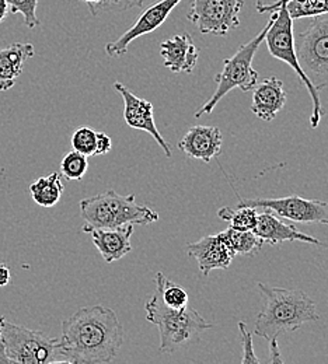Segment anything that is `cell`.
Here are the masks:
<instances>
[{"instance_id":"6da1fadb","label":"cell","mask_w":328,"mask_h":364,"mask_svg":"<svg viewBox=\"0 0 328 364\" xmlns=\"http://www.w3.org/2000/svg\"><path fill=\"white\" fill-rule=\"evenodd\" d=\"M124 339V326L114 310L104 306L82 307L62 321L59 355L63 363H111Z\"/></svg>"},{"instance_id":"7a4b0ae2","label":"cell","mask_w":328,"mask_h":364,"mask_svg":"<svg viewBox=\"0 0 328 364\" xmlns=\"http://www.w3.org/2000/svg\"><path fill=\"white\" fill-rule=\"evenodd\" d=\"M257 286L264 297L263 309L254 323L257 336L270 341L320 318L314 301L305 291L265 283H258Z\"/></svg>"},{"instance_id":"3957f363","label":"cell","mask_w":328,"mask_h":364,"mask_svg":"<svg viewBox=\"0 0 328 364\" xmlns=\"http://www.w3.org/2000/svg\"><path fill=\"white\" fill-rule=\"evenodd\" d=\"M144 310L146 319L159 329V350L162 353H176L186 349L199 341L201 333L212 328V323L189 304L180 310L167 307L156 290L147 300Z\"/></svg>"},{"instance_id":"277c9868","label":"cell","mask_w":328,"mask_h":364,"mask_svg":"<svg viewBox=\"0 0 328 364\" xmlns=\"http://www.w3.org/2000/svg\"><path fill=\"white\" fill-rule=\"evenodd\" d=\"M79 206L86 222L82 228L83 232L93 228H117L128 225L147 226L159 220V213L149 206L138 205L134 193L124 196L112 189L82 199Z\"/></svg>"},{"instance_id":"5b68a950","label":"cell","mask_w":328,"mask_h":364,"mask_svg":"<svg viewBox=\"0 0 328 364\" xmlns=\"http://www.w3.org/2000/svg\"><path fill=\"white\" fill-rule=\"evenodd\" d=\"M255 9L258 13H273L271 18L273 23L267 31L265 36V43L268 46L270 53L289 65L293 72L297 75L300 82L305 85V87L309 91L312 102H313V111H312V118H310V125L313 129H316L320 125L322 115H323V108H322V101L319 91L314 89V86L310 83L305 72L302 70L297 56H296V49H295V34H293V18L290 17L287 7H286V0H278L273 4H264L263 0L255 1Z\"/></svg>"},{"instance_id":"8992f818","label":"cell","mask_w":328,"mask_h":364,"mask_svg":"<svg viewBox=\"0 0 328 364\" xmlns=\"http://www.w3.org/2000/svg\"><path fill=\"white\" fill-rule=\"evenodd\" d=\"M0 363H63L58 338L16 325L0 317Z\"/></svg>"},{"instance_id":"52a82bcc","label":"cell","mask_w":328,"mask_h":364,"mask_svg":"<svg viewBox=\"0 0 328 364\" xmlns=\"http://www.w3.org/2000/svg\"><path fill=\"white\" fill-rule=\"evenodd\" d=\"M273 23V18H270L265 28L253 40H250L247 44L240 46L235 55L229 59H225L223 69L221 73L215 76L216 90L213 95L195 112V118H201L202 115L211 114L215 107L219 104V101L228 95L235 89H240L243 92L253 90L255 85L258 83V73L253 68L254 56L261 46V43L265 40L267 31Z\"/></svg>"},{"instance_id":"ba28073f","label":"cell","mask_w":328,"mask_h":364,"mask_svg":"<svg viewBox=\"0 0 328 364\" xmlns=\"http://www.w3.org/2000/svg\"><path fill=\"white\" fill-rule=\"evenodd\" d=\"M295 49L299 65L316 90L328 89V13L309 17L297 33Z\"/></svg>"},{"instance_id":"9c48e42d","label":"cell","mask_w":328,"mask_h":364,"mask_svg":"<svg viewBox=\"0 0 328 364\" xmlns=\"http://www.w3.org/2000/svg\"><path fill=\"white\" fill-rule=\"evenodd\" d=\"M244 0H192L188 20L202 34L225 37L240 26Z\"/></svg>"},{"instance_id":"30bf717a","label":"cell","mask_w":328,"mask_h":364,"mask_svg":"<svg viewBox=\"0 0 328 364\" xmlns=\"http://www.w3.org/2000/svg\"><path fill=\"white\" fill-rule=\"evenodd\" d=\"M238 205L255 209L270 210L283 219L296 223L328 225V202L306 199L299 195H290L277 199H238Z\"/></svg>"},{"instance_id":"8fae6325","label":"cell","mask_w":328,"mask_h":364,"mask_svg":"<svg viewBox=\"0 0 328 364\" xmlns=\"http://www.w3.org/2000/svg\"><path fill=\"white\" fill-rule=\"evenodd\" d=\"M181 1L183 0H159L149 6L128 31H125L118 40L105 46L107 55L111 58L125 55L128 52V48L135 40L156 31L160 26H163L170 13Z\"/></svg>"},{"instance_id":"7c38bea8","label":"cell","mask_w":328,"mask_h":364,"mask_svg":"<svg viewBox=\"0 0 328 364\" xmlns=\"http://www.w3.org/2000/svg\"><path fill=\"white\" fill-rule=\"evenodd\" d=\"M114 89L118 91L124 98V119L128 127L132 129L143 131L149 134L156 140V143L163 149L166 157H171V147L170 144L162 136L160 131L156 127L154 122V109L153 104L147 100H143L141 97L135 95L129 89H127L122 83L115 82Z\"/></svg>"},{"instance_id":"4fadbf2b","label":"cell","mask_w":328,"mask_h":364,"mask_svg":"<svg viewBox=\"0 0 328 364\" xmlns=\"http://www.w3.org/2000/svg\"><path fill=\"white\" fill-rule=\"evenodd\" d=\"M187 254L189 258H194L198 262L199 271L203 276H209V273L216 269H228L235 259V254L218 234L206 235L195 242H189Z\"/></svg>"},{"instance_id":"5bb4252c","label":"cell","mask_w":328,"mask_h":364,"mask_svg":"<svg viewBox=\"0 0 328 364\" xmlns=\"http://www.w3.org/2000/svg\"><path fill=\"white\" fill-rule=\"evenodd\" d=\"M223 136L219 128L196 125L179 140V149L189 159L211 163L222 153Z\"/></svg>"},{"instance_id":"9a60e30c","label":"cell","mask_w":328,"mask_h":364,"mask_svg":"<svg viewBox=\"0 0 328 364\" xmlns=\"http://www.w3.org/2000/svg\"><path fill=\"white\" fill-rule=\"evenodd\" d=\"M264 242L275 245L285 241H300L306 244L319 245L328 250V244L322 242L319 238L309 235L306 232H302L299 228L293 225H289L281 220L278 215L270 210H264L263 213H258L257 216V225L253 230Z\"/></svg>"},{"instance_id":"2e32d148","label":"cell","mask_w":328,"mask_h":364,"mask_svg":"<svg viewBox=\"0 0 328 364\" xmlns=\"http://www.w3.org/2000/svg\"><path fill=\"white\" fill-rule=\"evenodd\" d=\"M285 104L286 91L283 89V83L275 76L257 83L253 89V101L250 109L261 121L271 122L275 119Z\"/></svg>"},{"instance_id":"e0dca14e","label":"cell","mask_w":328,"mask_h":364,"mask_svg":"<svg viewBox=\"0 0 328 364\" xmlns=\"http://www.w3.org/2000/svg\"><path fill=\"white\" fill-rule=\"evenodd\" d=\"M134 228L135 226L132 225L117 228H93L89 234L102 259L107 264H112L131 252Z\"/></svg>"},{"instance_id":"ac0fdd59","label":"cell","mask_w":328,"mask_h":364,"mask_svg":"<svg viewBox=\"0 0 328 364\" xmlns=\"http://www.w3.org/2000/svg\"><path fill=\"white\" fill-rule=\"evenodd\" d=\"M164 66L173 73H192L199 58L198 48L189 34H177L160 44Z\"/></svg>"},{"instance_id":"d6986e66","label":"cell","mask_w":328,"mask_h":364,"mask_svg":"<svg viewBox=\"0 0 328 364\" xmlns=\"http://www.w3.org/2000/svg\"><path fill=\"white\" fill-rule=\"evenodd\" d=\"M36 55L30 43H14L0 49V91L10 90L23 73L26 62Z\"/></svg>"},{"instance_id":"ffe728a7","label":"cell","mask_w":328,"mask_h":364,"mask_svg":"<svg viewBox=\"0 0 328 364\" xmlns=\"http://www.w3.org/2000/svg\"><path fill=\"white\" fill-rule=\"evenodd\" d=\"M65 191V185L62 181V174L53 171L47 177H41L30 185V193L33 200L41 208L55 206Z\"/></svg>"},{"instance_id":"44dd1931","label":"cell","mask_w":328,"mask_h":364,"mask_svg":"<svg viewBox=\"0 0 328 364\" xmlns=\"http://www.w3.org/2000/svg\"><path fill=\"white\" fill-rule=\"evenodd\" d=\"M222 241L228 245V248L236 255H244V257H253L257 255L263 245L265 244L253 230H236L229 228L218 234Z\"/></svg>"},{"instance_id":"7402d4cb","label":"cell","mask_w":328,"mask_h":364,"mask_svg":"<svg viewBox=\"0 0 328 364\" xmlns=\"http://www.w3.org/2000/svg\"><path fill=\"white\" fill-rule=\"evenodd\" d=\"M156 291L159 293L162 301L170 309H184L189 304L188 293L177 283L169 280L164 273L156 274Z\"/></svg>"},{"instance_id":"603a6c76","label":"cell","mask_w":328,"mask_h":364,"mask_svg":"<svg viewBox=\"0 0 328 364\" xmlns=\"http://www.w3.org/2000/svg\"><path fill=\"white\" fill-rule=\"evenodd\" d=\"M257 216L258 212L255 208H250V206H243L238 205L237 209L233 208H222L218 210V218L226 223H229V226L236 230H254L257 225Z\"/></svg>"},{"instance_id":"cb8c5ba5","label":"cell","mask_w":328,"mask_h":364,"mask_svg":"<svg viewBox=\"0 0 328 364\" xmlns=\"http://www.w3.org/2000/svg\"><path fill=\"white\" fill-rule=\"evenodd\" d=\"M89 170V157L73 150L60 161V174L69 181H80Z\"/></svg>"},{"instance_id":"d4e9b609","label":"cell","mask_w":328,"mask_h":364,"mask_svg":"<svg viewBox=\"0 0 328 364\" xmlns=\"http://www.w3.org/2000/svg\"><path fill=\"white\" fill-rule=\"evenodd\" d=\"M72 147L73 150L92 157L95 156L97 149V132L90 127H80L72 135Z\"/></svg>"},{"instance_id":"484cf974","label":"cell","mask_w":328,"mask_h":364,"mask_svg":"<svg viewBox=\"0 0 328 364\" xmlns=\"http://www.w3.org/2000/svg\"><path fill=\"white\" fill-rule=\"evenodd\" d=\"M10 13L17 14L20 13L24 17V24L28 28H36L41 24L37 17V6L38 0H7Z\"/></svg>"},{"instance_id":"4316f807","label":"cell","mask_w":328,"mask_h":364,"mask_svg":"<svg viewBox=\"0 0 328 364\" xmlns=\"http://www.w3.org/2000/svg\"><path fill=\"white\" fill-rule=\"evenodd\" d=\"M147 0H102L100 4H97L93 9H90V13L94 17L101 13H124L135 7H142Z\"/></svg>"},{"instance_id":"83f0119b","label":"cell","mask_w":328,"mask_h":364,"mask_svg":"<svg viewBox=\"0 0 328 364\" xmlns=\"http://www.w3.org/2000/svg\"><path fill=\"white\" fill-rule=\"evenodd\" d=\"M238 329H240V335H241V342H243V359L241 363H258V359L254 355V349H253V335L251 332L247 329L245 322L240 321L237 323Z\"/></svg>"},{"instance_id":"f1b7e54d","label":"cell","mask_w":328,"mask_h":364,"mask_svg":"<svg viewBox=\"0 0 328 364\" xmlns=\"http://www.w3.org/2000/svg\"><path fill=\"white\" fill-rule=\"evenodd\" d=\"M112 149V140L104 132H97V149L95 156H102L110 153Z\"/></svg>"},{"instance_id":"f546056e","label":"cell","mask_w":328,"mask_h":364,"mask_svg":"<svg viewBox=\"0 0 328 364\" xmlns=\"http://www.w3.org/2000/svg\"><path fill=\"white\" fill-rule=\"evenodd\" d=\"M270 342V363H283L280 348H278V338H273L268 341Z\"/></svg>"},{"instance_id":"4dcf8cb0","label":"cell","mask_w":328,"mask_h":364,"mask_svg":"<svg viewBox=\"0 0 328 364\" xmlns=\"http://www.w3.org/2000/svg\"><path fill=\"white\" fill-rule=\"evenodd\" d=\"M11 280V272L9 269L7 265L4 264H0V287H4L10 283Z\"/></svg>"},{"instance_id":"1f68e13d","label":"cell","mask_w":328,"mask_h":364,"mask_svg":"<svg viewBox=\"0 0 328 364\" xmlns=\"http://www.w3.org/2000/svg\"><path fill=\"white\" fill-rule=\"evenodd\" d=\"M9 13H10L9 1H7V0H0V24L6 20V17H7Z\"/></svg>"},{"instance_id":"d6a6232c","label":"cell","mask_w":328,"mask_h":364,"mask_svg":"<svg viewBox=\"0 0 328 364\" xmlns=\"http://www.w3.org/2000/svg\"><path fill=\"white\" fill-rule=\"evenodd\" d=\"M82 1L88 3V4H89V9H93L97 4H100L102 0H82Z\"/></svg>"}]
</instances>
